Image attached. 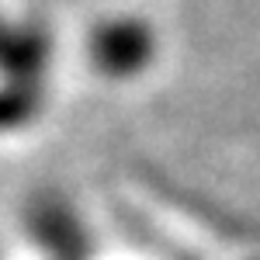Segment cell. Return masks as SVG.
Masks as SVG:
<instances>
[{
	"label": "cell",
	"instance_id": "cell-1",
	"mask_svg": "<svg viewBox=\"0 0 260 260\" xmlns=\"http://www.w3.org/2000/svg\"><path fill=\"white\" fill-rule=\"evenodd\" d=\"M153 28L136 18H115L98 24L90 39V56L108 77H128L139 73L146 62L153 59Z\"/></svg>",
	"mask_w": 260,
	"mask_h": 260
},
{
	"label": "cell",
	"instance_id": "cell-2",
	"mask_svg": "<svg viewBox=\"0 0 260 260\" xmlns=\"http://www.w3.org/2000/svg\"><path fill=\"white\" fill-rule=\"evenodd\" d=\"M49 35L42 24H7L0 18V70L18 80H31L45 66Z\"/></svg>",
	"mask_w": 260,
	"mask_h": 260
},
{
	"label": "cell",
	"instance_id": "cell-3",
	"mask_svg": "<svg viewBox=\"0 0 260 260\" xmlns=\"http://www.w3.org/2000/svg\"><path fill=\"white\" fill-rule=\"evenodd\" d=\"M39 104V90L31 80H14L11 87L0 90V125H14V121L28 118Z\"/></svg>",
	"mask_w": 260,
	"mask_h": 260
}]
</instances>
